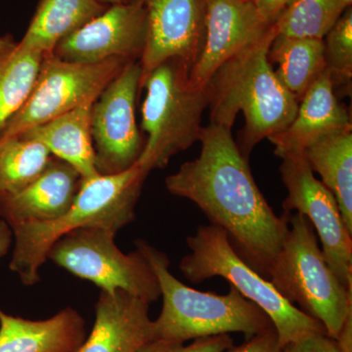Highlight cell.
<instances>
[{"label": "cell", "instance_id": "obj_1", "mask_svg": "<svg viewBox=\"0 0 352 352\" xmlns=\"http://www.w3.org/2000/svg\"><path fill=\"white\" fill-rule=\"evenodd\" d=\"M200 155L166 178L173 195L193 201L210 224L226 231L233 249L264 278L288 232V214L278 217L252 177L231 129H201Z\"/></svg>", "mask_w": 352, "mask_h": 352}, {"label": "cell", "instance_id": "obj_2", "mask_svg": "<svg viewBox=\"0 0 352 352\" xmlns=\"http://www.w3.org/2000/svg\"><path fill=\"white\" fill-rule=\"evenodd\" d=\"M275 25L247 50L226 62L208 83L210 124L232 129L242 112L245 127L240 151L249 157L264 138L283 131L295 118L298 99L284 87L270 60Z\"/></svg>", "mask_w": 352, "mask_h": 352}, {"label": "cell", "instance_id": "obj_3", "mask_svg": "<svg viewBox=\"0 0 352 352\" xmlns=\"http://www.w3.org/2000/svg\"><path fill=\"white\" fill-rule=\"evenodd\" d=\"M147 175L138 164L116 175L82 178L68 212L56 220L11 227L14 249L9 267L25 286L38 283L39 270L62 236L87 227L117 234L135 220V207Z\"/></svg>", "mask_w": 352, "mask_h": 352}, {"label": "cell", "instance_id": "obj_4", "mask_svg": "<svg viewBox=\"0 0 352 352\" xmlns=\"http://www.w3.org/2000/svg\"><path fill=\"white\" fill-rule=\"evenodd\" d=\"M154 270L161 288L163 308L154 321L155 340L185 342L229 333L247 340L274 328L268 315L231 287L226 295L197 291L176 279L164 252L145 241L136 242Z\"/></svg>", "mask_w": 352, "mask_h": 352}, {"label": "cell", "instance_id": "obj_5", "mask_svg": "<svg viewBox=\"0 0 352 352\" xmlns=\"http://www.w3.org/2000/svg\"><path fill=\"white\" fill-rule=\"evenodd\" d=\"M288 222L267 278L285 300L320 322L329 337L337 340L352 314V289L329 266L309 220L296 212L288 214Z\"/></svg>", "mask_w": 352, "mask_h": 352}, {"label": "cell", "instance_id": "obj_6", "mask_svg": "<svg viewBox=\"0 0 352 352\" xmlns=\"http://www.w3.org/2000/svg\"><path fill=\"white\" fill-rule=\"evenodd\" d=\"M141 88L146 89L141 127L147 139L136 164L148 176L199 141L208 95L207 87H196L190 80L189 67L175 59L153 69Z\"/></svg>", "mask_w": 352, "mask_h": 352}, {"label": "cell", "instance_id": "obj_7", "mask_svg": "<svg viewBox=\"0 0 352 352\" xmlns=\"http://www.w3.org/2000/svg\"><path fill=\"white\" fill-rule=\"evenodd\" d=\"M186 242L191 252L179 263L184 276L195 284L215 276L226 279L268 315L282 347L312 333H326L320 322L285 300L270 280L238 256L223 229L212 224L199 226Z\"/></svg>", "mask_w": 352, "mask_h": 352}, {"label": "cell", "instance_id": "obj_8", "mask_svg": "<svg viewBox=\"0 0 352 352\" xmlns=\"http://www.w3.org/2000/svg\"><path fill=\"white\" fill-rule=\"evenodd\" d=\"M107 229L87 227L62 236L47 254L56 265L98 286L102 292L124 291L148 303L161 298L154 270L136 249L124 254Z\"/></svg>", "mask_w": 352, "mask_h": 352}, {"label": "cell", "instance_id": "obj_9", "mask_svg": "<svg viewBox=\"0 0 352 352\" xmlns=\"http://www.w3.org/2000/svg\"><path fill=\"white\" fill-rule=\"evenodd\" d=\"M129 63L122 59L74 63L53 53L46 54L29 98L8 120L0 136L21 135L83 104L94 102Z\"/></svg>", "mask_w": 352, "mask_h": 352}, {"label": "cell", "instance_id": "obj_10", "mask_svg": "<svg viewBox=\"0 0 352 352\" xmlns=\"http://www.w3.org/2000/svg\"><path fill=\"white\" fill-rule=\"evenodd\" d=\"M141 75L140 62H129L92 105L91 136L99 175L127 170L142 154L144 141L135 113Z\"/></svg>", "mask_w": 352, "mask_h": 352}, {"label": "cell", "instance_id": "obj_11", "mask_svg": "<svg viewBox=\"0 0 352 352\" xmlns=\"http://www.w3.org/2000/svg\"><path fill=\"white\" fill-rule=\"evenodd\" d=\"M280 173L288 191L283 201L284 214L296 210L309 220L318 234L329 266L340 282L352 289V234L335 196L315 177L303 154L283 157Z\"/></svg>", "mask_w": 352, "mask_h": 352}, {"label": "cell", "instance_id": "obj_12", "mask_svg": "<svg viewBox=\"0 0 352 352\" xmlns=\"http://www.w3.org/2000/svg\"><path fill=\"white\" fill-rule=\"evenodd\" d=\"M147 39V13L140 0L109 6L62 39L53 54L64 61L96 64L110 59L140 61Z\"/></svg>", "mask_w": 352, "mask_h": 352}, {"label": "cell", "instance_id": "obj_13", "mask_svg": "<svg viewBox=\"0 0 352 352\" xmlns=\"http://www.w3.org/2000/svg\"><path fill=\"white\" fill-rule=\"evenodd\" d=\"M147 13V39L140 59V87L159 65L179 60L191 69L206 36L207 0H140Z\"/></svg>", "mask_w": 352, "mask_h": 352}, {"label": "cell", "instance_id": "obj_14", "mask_svg": "<svg viewBox=\"0 0 352 352\" xmlns=\"http://www.w3.org/2000/svg\"><path fill=\"white\" fill-rule=\"evenodd\" d=\"M271 25L252 1L207 0L205 43L190 69V80L196 87H207L222 65L258 43Z\"/></svg>", "mask_w": 352, "mask_h": 352}, {"label": "cell", "instance_id": "obj_15", "mask_svg": "<svg viewBox=\"0 0 352 352\" xmlns=\"http://www.w3.org/2000/svg\"><path fill=\"white\" fill-rule=\"evenodd\" d=\"M346 131H352L351 115L338 100L326 69L298 102L291 124L267 139L274 145V154L283 159L303 154L317 141Z\"/></svg>", "mask_w": 352, "mask_h": 352}, {"label": "cell", "instance_id": "obj_16", "mask_svg": "<svg viewBox=\"0 0 352 352\" xmlns=\"http://www.w3.org/2000/svg\"><path fill=\"white\" fill-rule=\"evenodd\" d=\"M80 183L82 176L71 164L52 156L34 182L15 193L0 195V217L10 228L56 220L73 205Z\"/></svg>", "mask_w": 352, "mask_h": 352}, {"label": "cell", "instance_id": "obj_17", "mask_svg": "<svg viewBox=\"0 0 352 352\" xmlns=\"http://www.w3.org/2000/svg\"><path fill=\"white\" fill-rule=\"evenodd\" d=\"M149 305L126 292H102L94 328L78 352H138L155 340Z\"/></svg>", "mask_w": 352, "mask_h": 352}, {"label": "cell", "instance_id": "obj_18", "mask_svg": "<svg viewBox=\"0 0 352 352\" xmlns=\"http://www.w3.org/2000/svg\"><path fill=\"white\" fill-rule=\"evenodd\" d=\"M85 340V320L73 308L36 321L0 309V352H78Z\"/></svg>", "mask_w": 352, "mask_h": 352}, {"label": "cell", "instance_id": "obj_19", "mask_svg": "<svg viewBox=\"0 0 352 352\" xmlns=\"http://www.w3.org/2000/svg\"><path fill=\"white\" fill-rule=\"evenodd\" d=\"M94 103L83 104L18 136L41 143L53 157L71 164L83 179L98 175L91 136Z\"/></svg>", "mask_w": 352, "mask_h": 352}, {"label": "cell", "instance_id": "obj_20", "mask_svg": "<svg viewBox=\"0 0 352 352\" xmlns=\"http://www.w3.org/2000/svg\"><path fill=\"white\" fill-rule=\"evenodd\" d=\"M108 6L99 0H39L19 43L28 50L50 54L62 39L100 15Z\"/></svg>", "mask_w": 352, "mask_h": 352}, {"label": "cell", "instance_id": "obj_21", "mask_svg": "<svg viewBox=\"0 0 352 352\" xmlns=\"http://www.w3.org/2000/svg\"><path fill=\"white\" fill-rule=\"evenodd\" d=\"M305 160L335 196L342 219L352 234V131L333 134L308 147Z\"/></svg>", "mask_w": 352, "mask_h": 352}, {"label": "cell", "instance_id": "obj_22", "mask_svg": "<svg viewBox=\"0 0 352 352\" xmlns=\"http://www.w3.org/2000/svg\"><path fill=\"white\" fill-rule=\"evenodd\" d=\"M45 55L0 36V132L29 98Z\"/></svg>", "mask_w": 352, "mask_h": 352}, {"label": "cell", "instance_id": "obj_23", "mask_svg": "<svg viewBox=\"0 0 352 352\" xmlns=\"http://www.w3.org/2000/svg\"><path fill=\"white\" fill-rule=\"evenodd\" d=\"M270 60L278 65L275 74L298 102L327 69L323 39L277 34L271 43Z\"/></svg>", "mask_w": 352, "mask_h": 352}, {"label": "cell", "instance_id": "obj_24", "mask_svg": "<svg viewBox=\"0 0 352 352\" xmlns=\"http://www.w3.org/2000/svg\"><path fill=\"white\" fill-rule=\"evenodd\" d=\"M52 155L45 146L21 136H0V195L15 193L43 173Z\"/></svg>", "mask_w": 352, "mask_h": 352}, {"label": "cell", "instance_id": "obj_25", "mask_svg": "<svg viewBox=\"0 0 352 352\" xmlns=\"http://www.w3.org/2000/svg\"><path fill=\"white\" fill-rule=\"evenodd\" d=\"M344 11L340 0H294L274 25L282 36L323 39Z\"/></svg>", "mask_w": 352, "mask_h": 352}, {"label": "cell", "instance_id": "obj_26", "mask_svg": "<svg viewBox=\"0 0 352 352\" xmlns=\"http://www.w3.org/2000/svg\"><path fill=\"white\" fill-rule=\"evenodd\" d=\"M325 60L333 87L351 85L352 78V10L347 8L323 38Z\"/></svg>", "mask_w": 352, "mask_h": 352}, {"label": "cell", "instance_id": "obj_27", "mask_svg": "<svg viewBox=\"0 0 352 352\" xmlns=\"http://www.w3.org/2000/svg\"><path fill=\"white\" fill-rule=\"evenodd\" d=\"M232 347V338L226 333L194 340L188 346H185L184 342L173 340H153L138 352H226Z\"/></svg>", "mask_w": 352, "mask_h": 352}, {"label": "cell", "instance_id": "obj_28", "mask_svg": "<svg viewBox=\"0 0 352 352\" xmlns=\"http://www.w3.org/2000/svg\"><path fill=\"white\" fill-rule=\"evenodd\" d=\"M283 352H340L337 340L326 333H315L302 339L289 342Z\"/></svg>", "mask_w": 352, "mask_h": 352}, {"label": "cell", "instance_id": "obj_29", "mask_svg": "<svg viewBox=\"0 0 352 352\" xmlns=\"http://www.w3.org/2000/svg\"><path fill=\"white\" fill-rule=\"evenodd\" d=\"M226 352H283V347L278 342L275 328H271L247 340L242 346H233Z\"/></svg>", "mask_w": 352, "mask_h": 352}, {"label": "cell", "instance_id": "obj_30", "mask_svg": "<svg viewBox=\"0 0 352 352\" xmlns=\"http://www.w3.org/2000/svg\"><path fill=\"white\" fill-rule=\"evenodd\" d=\"M294 0H254L261 17L268 24H275L280 14L293 2Z\"/></svg>", "mask_w": 352, "mask_h": 352}, {"label": "cell", "instance_id": "obj_31", "mask_svg": "<svg viewBox=\"0 0 352 352\" xmlns=\"http://www.w3.org/2000/svg\"><path fill=\"white\" fill-rule=\"evenodd\" d=\"M336 340L340 352H352V314L347 317Z\"/></svg>", "mask_w": 352, "mask_h": 352}, {"label": "cell", "instance_id": "obj_32", "mask_svg": "<svg viewBox=\"0 0 352 352\" xmlns=\"http://www.w3.org/2000/svg\"><path fill=\"white\" fill-rule=\"evenodd\" d=\"M12 242V229L3 219H0V258L6 256Z\"/></svg>", "mask_w": 352, "mask_h": 352}, {"label": "cell", "instance_id": "obj_33", "mask_svg": "<svg viewBox=\"0 0 352 352\" xmlns=\"http://www.w3.org/2000/svg\"><path fill=\"white\" fill-rule=\"evenodd\" d=\"M99 1L106 6H113V4L124 3V2L131 1V0H99Z\"/></svg>", "mask_w": 352, "mask_h": 352}, {"label": "cell", "instance_id": "obj_34", "mask_svg": "<svg viewBox=\"0 0 352 352\" xmlns=\"http://www.w3.org/2000/svg\"><path fill=\"white\" fill-rule=\"evenodd\" d=\"M340 6H342L344 10L351 7L352 0H340Z\"/></svg>", "mask_w": 352, "mask_h": 352}, {"label": "cell", "instance_id": "obj_35", "mask_svg": "<svg viewBox=\"0 0 352 352\" xmlns=\"http://www.w3.org/2000/svg\"><path fill=\"white\" fill-rule=\"evenodd\" d=\"M241 1L248 2V1H254V0H241Z\"/></svg>", "mask_w": 352, "mask_h": 352}]
</instances>
